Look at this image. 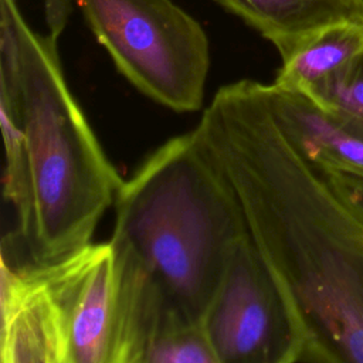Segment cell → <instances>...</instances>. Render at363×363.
I'll use <instances>...</instances> for the list:
<instances>
[{"mask_svg": "<svg viewBox=\"0 0 363 363\" xmlns=\"http://www.w3.org/2000/svg\"><path fill=\"white\" fill-rule=\"evenodd\" d=\"M194 129L291 309L301 362L363 363V217L279 126L267 84L221 86Z\"/></svg>", "mask_w": 363, "mask_h": 363, "instance_id": "obj_1", "label": "cell"}, {"mask_svg": "<svg viewBox=\"0 0 363 363\" xmlns=\"http://www.w3.org/2000/svg\"><path fill=\"white\" fill-rule=\"evenodd\" d=\"M0 94L26 146L27 194L10 240L30 261L61 259L92 242L123 180L65 81L57 40L34 31L16 0H0Z\"/></svg>", "mask_w": 363, "mask_h": 363, "instance_id": "obj_2", "label": "cell"}, {"mask_svg": "<svg viewBox=\"0 0 363 363\" xmlns=\"http://www.w3.org/2000/svg\"><path fill=\"white\" fill-rule=\"evenodd\" d=\"M113 207L111 241L147 272L174 318L203 323L248 227L197 130L155 149L123 180Z\"/></svg>", "mask_w": 363, "mask_h": 363, "instance_id": "obj_3", "label": "cell"}, {"mask_svg": "<svg viewBox=\"0 0 363 363\" xmlns=\"http://www.w3.org/2000/svg\"><path fill=\"white\" fill-rule=\"evenodd\" d=\"M118 71L177 111L203 108L210 48L200 23L172 0H74Z\"/></svg>", "mask_w": 363, "mask_h": 363, "instance_id": "obj_4", "label": "cell"}, {"mask_svg": "<svg viewBox=\"0 0 363 363\" xmlns=\"http://www.w3.org/2000/svg\"><path fill=\"white\" fill-rule=\"evenodd\" d=\"M89 245L50 262L30 261L6 235L0 261V362L69 363V330Z\"/></svg>", "mask_w": 363, "mask_h": 363, "instance_id": "obj_5", "label": "cell"}, {"mask_svg": "<svg viewBox=\"0 0 363 363\" xmlns=\"http://www.w3.org/2000/svg\"><path fill=\"white\" fill-rule=\"evenodd\" d=\"M203 325L218 363L301 362L296 323L250 233L235 245Z\"/></svg>", "mask_w": 363, "mask_h": 363, "instance_id": "obj_6", "label": "cell"}, {"mask_svg": "<svg viewBox=\"0 0 363 363\" xmlns=\"http://www.w3.org/2000/svg\"><path fill=\"white\" fill-rule=\"evenodd\" d=\"M118 323V268L111 241L91 242L69 330V363H112Z\"/></svg>", "mask_w": 363, "mask_h": 363, "instance_id": "obj_7", "label": "cell"}, {"mask_svg": "<svg viewBox=\"0 0 363 363\" xmlns=\"http://www.w3.org/2000/svg\"><path fill=\"white\" fill-rule=\"evenodd\" d=\"M271 109L288 138L312 160L363 174V139L339 126L308 95L267 84Z\"/></svg>", "mask_w": 363, "mask_h": 363, "instance_id": "obj_8", "label": "cell"}, {"mask_svg": "<svg viewBox=\"0 0 363 363\" xmlns=\"http://www.w3.org/2000/svg\"><path fill=\"white\" fill-rule=\"evenodd\" d=\"M269 40L279 55L315 31L363 18L354 0H214Z\"/></svg>", "mask_w": 363, "mask_h": 363, "instance_id": "obj_9", "label": "cell"}, {"mask_svg": "<svg viewBox=\"0 0 363 363\" xmlns=\"http://www.w3.org/2000/svg\"><path fill=\"white\" fill-rule=\"evenodd\" d=\"M363 52V18L329 24L281 57L274 81L278 86L306 92L349 65Z\"/></svg>", "mask_w": 363, "mask_h": 363, "instance_id": "obj_10", "label": "cell"}, {"mask_svg": "<svg viewBox=\"0 0 363 363\" xmlns=\"http://www.w3.org/2000/svg\"><path fill=\"white\" fill-rule=\"evenodd\" d=\"M339 126L363 139V52L306 92Z\"/></svg>", "mask_w": 363, "mask_h": 363, "instance_id": "obj_11", "label": "cell"}, {"mask_svg": "<svg viewBox=\"0 0 363 363\" xmlns=\"http://www.w3.org/2000/svg\"><path fill=\"white\" fill-rule=\"evenodd\" d=\"M143 363H218L203 323L170 319L152 340Z\"/></svg>", "mask_w": 363, "mask_h": 363, "instance_id": "obj_12", "label": "cell"}, {"mask_svg": "<svg viewBox=\"0 0 363 363\" xmlns=\"http://www.w3.org/2000/svg\"><path fill=\"white\" fill-rule=\"evenodd\" d=\"M325 169L339 194L363 217V174L326 166Z\"/></svg>", "mask_w": 363, "mask_h": 363, "instance_id": "obj_13", "label": "cell"}, {"mask_svg": "<svg viewBox=\"0 0 363 363\" xmlns=\"http://www.w3.org/2000/svg\"><path fill=\"white\" fill-rule=\"evenodd\" d=\"M45 10V21L48 26V35L58 40L64 31L71 11L72 0H43Z\"/></svg>", "mask_w": 363, "mask_h": 363, "instance_id": "obj_14", "label": "cell"}, {"mask_svg": "<svg viewBox=\"0 0 363 363\" xmlns=\"http://www.w3.org/2000/svg\"><path fill=\"white\" fill-rule=\"evenodd\" d=\"M354 1H356L357 7H359V10H360V14H362V17H363V0H354Z\"/></svg>", "mask_w": 363, "mask_h": 363, "instance_id": "obj_15", "label": "cell"}]
</instances>
